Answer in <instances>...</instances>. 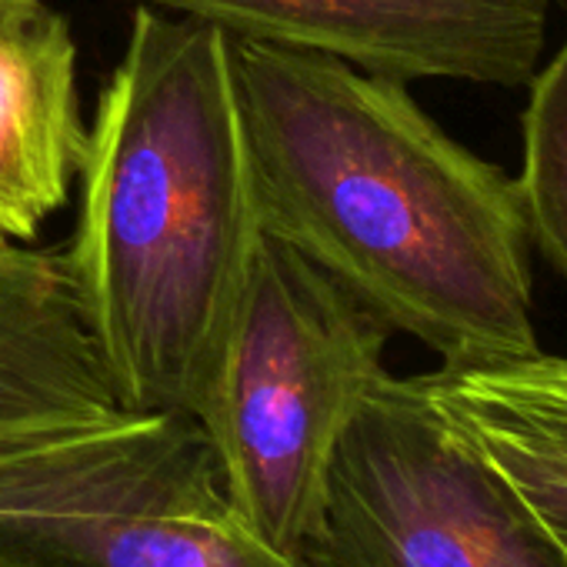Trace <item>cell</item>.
<instances>
[{
	"instance_id": "obj_1",
	"label": "cell",
	"mask_w": 567,
	"mask_h": 567,
	"mask_svg": "<svg viewBox=\"0 0 567 567\" xmlns=\"http://www.w3.org/2000/svg\"><path fill=\"white\" fill-rule=\"evenodd\" d=\"M260 224L441 368L540 351L517 177L454 141L408 84L230 41Z\"/></svg>"
},
{
	"instance_id": "obj_2",
	"label": "cell",
	"mask_w": 567,
	"mask_h": 567,
	"mask_svg": "<svg viewBox=\"0 0 567 567\" xmlns=\"http://www.w3.org/2000/svg\"><path fill=\"white\" fill-rule=\"evenodd\" d=\"M61 254L131 414H197L264 237L230 38L134 8Z\"/></svg>"
},
{
	"instance_id": "obj_3",
	"label": "cell",
	"mask_w": 567,
	"mask_h": 567,
	"mask_svg": "<svg viewBox=\"0 0 567 567\" xmlns=\"http://www.w3.org/2000/svg\"><path fill=\"white\" fill-rule=\"evenodd\" d=\"M391 331L338 280L264 230L194 421L237 514L298 557L318 527L338 441L388 371Z\"/></svg>"
},
{
	"instance_id": "obj_4",
	"label": "cell",
	"mask_w": 567,
	"mask_h": 567,
	"mask_svg": "<svg viewBox=\"0 0 567 567\" xmlns=\"http://www.w3.org/2000/svg\"><path fill=\"white\" fill-rule=\"evenodd\" d=\"M0 567H305L230 504L190 414L0 441Z\"/></svg>"
},
{
	"instance_id": "obj_5",
	"label": "cell",
	"mask_w": 567,
	"mask_h": 567,
	"mask_svg": "<svg viewBox=\"0 0 567 567\" xmlns=\"http://www.w3.org/2000/svg\"><path fill=\"white\" fill-rule=\"evenodd\" d=\"M305 567H567L511 481L444 417L424 374L381 371L358 401Z\"/></svg>"
},
{
	"instance_id": "obj_6",
	"label": "cell",
	"mask_w": 567,
	"mask_h": 567,
	"mask_svg": "<svg viewBox=\"0 0 567 567\" xmlns=\"http://www.w3.org/2000/svg\"><path fill=\"white\" fill-rule=\"evenodd\" d=\"M220 28L230 41L324 54L388 81L524 87L547 0H121Z\"/></svg>"
},
{
	"instance_id": "obj_7",
	"label": "cell",
	"mask_w": 567,
	"mask_h": 567,
	"mask_svg": "<svg viewBox=\"0 0 567 567\" xmlns=\"http://www.w3.org/2000/svg\"><path fill=\"white\" fill-rule=\"evenodd\" d=\"M84 144L68 18L48 0H0V244H31L68 204Z\"/></svg>"
},
{
	"instance_id": "obj_8",
	"label": "cell",
	"mask_w": 567,
	"mask_h": 567,
	"mask_svg": "<svg viewBox=\"0 0 567 567\" xmlns=\"http://www.w3.org/2000/svg\"><path fill=\"white\" fill-rule=\"evenodd\" d=\"M127 414L64 257L0 244V441Z\"/></svg>"
},
{
	"instance_id": "obj_9",
	"label": "cell",
	"mask_w": 567,
	"mask_h": 567,
	"mask_svg": "<svg viewBox=\"0 0 567 567\" xmlns=\"http://www.w3.org/2000/svg\"><path fill=\"white\" fill-rule=\"evenodd\" d=\"M444 417L567 550V354L424 374Z\"/></svg>"
},
{
	"instance_id": "obj_10",
	"label": "cell",
	"mask_w": 567,
	"mask_h": 567,
	"mask_svg": "<svg viewBox=\"0 0 567 567\" xmlns=\"http://www.w3.org/2000/svg\"><path fill=\"white\" fill-rule=\"evenodd\" d=\"M517 177L530 247L567 280V38L527 81Z\"/></svg>"
},
{
	"instance_id": "obj_11",
	"label": "cell",
	"mask_w": 567,
	"mask_h": 567,
	"mask_svg": "<svg viewBox=\"0 0 567 567\" xmlns=\"http://www.w3.org/2000/svg\"><path fill=\"white\" fill-rule=\"evenodd\" d=\"M547 4H554V8H560V11H567V0H547Z\"/></svg>"
}]
</instances>
